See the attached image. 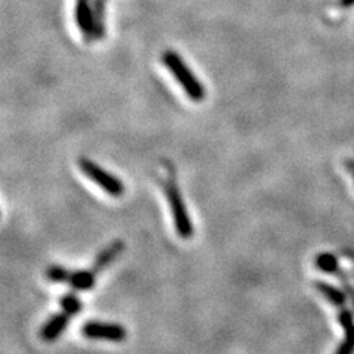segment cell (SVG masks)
I'll list each match as a JSON object with an SVG mask.
<instances>
[{
	"mask_svg": "<svg viewBox=\"0 0 354 354\" xmlns=\"http://www.w3.org/2000/svg\"><path fill=\"white\" fill-rule=\"evenodd\" d=\"M161 59H162V64L167 66L169 71L173 74L177 83L180 84L186 96L194 102H203L205 99V88L203 83L194 75L189 66L185 64L180 55L173 50H165L161 55Z\"/></svg>",
	"mask_w": 354,
	"mask_h": 354,
	"instance_id": "6da1fadb",
	"label": "cell"
},
{
	"mask_svg": "<svg viewBox=\"0 0 354 354\" xmlns=\"http://www.w3.org/2000/svg\"><path fill=\"white\" fill-rule=\"evenodd\" d=\"M164 191H165V195H167V199H169L176 232L183 239L192 238V235H194L192 220H191L189 214H187V209H186V205L183 203V196L180 194L179 185H177V182L174 180L173 176H170L169 180L164 183Z\"/></svg>",
	"mask_w": 354,
	"mask_h": 354,
	"instance_id": "7a4b0ae2",
	"label": "cell"
},
{
	"mask_svg": "<svg viewBox=\"0 0 354 354\" xmlns=\"http://www.w3.org/2000/svg\"><path fill=\"white\" fill-rule=\"evenodd\" d=\"M79 167L88 177V179L95 182L108 195L114 198L123 196L126 191L124 183L121 182L117 176L104 170L101 165L96 164L95 161L88 158H79Z\"/></svg>",
	"mask_w": 354,
	"mask_h": 354,
	"instance_id": "3957f363",
	"label": "cell"
},
{
	"mask_svg": "<svg viewBox=\"0 0 354 354\" xmlns=\"http://www.w3.org/2000/svg\"><path fill=\"white\" fill-rule=\"evenodd\" d=\"M82 334L88 339H108L120 342L126 339L127 330L124 326L117 324H104V322H87L82 328Z\"/></svg>",
	"mask_w": 354,
	"mask_h": 354,
	"instance_id": "277c9868",
	"label": "cell"
},
{
	"mask_svg": "<svg viewBox=\"0 0 354 354\" xmlns=\"http://www.w3.org/2000/svg\"><path fill=\"white\" fill-rule=\"evenodd\" d=\"M75 22L84 39H95L93 9L88 0H75Z\"/></svg>",
	"mask_w": 354,
	"mask_h": 354,
	"instance_id": "5b68a950",
	"label": "cell"
},
{
	"mask_svg": "<svg viewBox=\"0 0 354 354\" xmlns=\"http://www.w3.org/2000/svg\"><path fill=\"white\" fill-rule=\"evenodd\" d=\"M338 322L346 332L344 341L341 342L337 348L335 354H353L354 353V317L350 310L346 307L339 308L338 313Z\"/></svg>",
	"mask_w": 354,
	"mask_h": 354,
	"instance_id": "8992f818",
	"label": "cell"
},
{
	"mask_svg": "<svg viewBox=\"0 0 354 354\" xmlns=\"http://www.w3.org/2000/svg\"><path fill=\"white\" fill-rule=\"evenodd\" d=\"M71 315H68L66 312L53 315L46 324H44L40 329V337L41 339L52 342L57 338H59L62 335V332L65 330V328L68 326Z\"/></svg>",
	"mask_w": 354,
	"mask_h": 354,
	"instance_id": "52a82bcc",
	"label": "cell"
},
{
	"mask_svg": "<svg viewBox=\"0 0 354 354\" xmlns=\"http://www.w3.org/2000/svg\"><path fill=\"white\" fill-rule=\"evenodd\" d=\"M124 251V242L121 239L113 241L108 247H105L101 252L97 254V257L95 259V263L92 266V270L97 274L99 272H102L105 268L113 263L121 252Z\"/></svg>",
	"mask_w": 354,
	"mask_h": 354,
	"instance_id": "ba28073f",
	"label": "cell"
},
{
	"mask_svg": "<svg viewBox=\"0 0 354 354\" xmlns=\"http://www.w3.org/2000/svg\"><path fill=\"white\" fill-rule=\"evenodd\" d=\"M315 288L316 290L322 294L326 300L330 303V304H334V306H337L338 308H342V307H346V304H347V294L344 292V291H341V290H338L337 286H334V285H330V283H328V282H324V281H316L315 282Z\"/></svg>",
	"mask_w": 354,
	"mask_h": 354,
	"instance_id": "9c48e42d",
	"label": "cell"
},
{
	"mask_svg": "<svg viewBox=\"0 0 354 354\" xmlns=\"http://www.w3.org/2000/svg\"><path fill=\"white\" fill-rule=\"evenodd\" d=\"M96 282V273L88 269V270H77L71 272L68 285L74 288L75 291H88L92 290Z\"/></svg>",
	"mask_w": 354,
	"mask_h": 354,
	"instance_id": "30bf717a",
	"label": "cell"
},
{
	"mask_svg": "<svg viewBox=\"0 0 354 354\" xmlns=\"http://www.w3.org/2000/svg\"><path fill=\"white\" fill-rule=\"evenodd\" d=\"M105 8L106 0H93V22L95 39H102L105 35Z\"/></svg>",
	"mask_w": 354,
	"mask_h": 354,
	"instance_id": "8fae6325",
	"label": "cell"
},
{
	"mask_svg": "<svg viewBox=\"0 0 354 354\" xmlns=\"http://www.w3.org/2000/svg\"><path fill=\"white\" fill-rule=\"evenodd\" d=\"M315 264L319 270H322L324 273H329V274H334L339 269L337 257L332 256V254H329V252L319 254L315 260Z\"/></svg>",
	"mask_w": 354,
	"mask_h": 354,
	"instance_id": "7c38bea8",
	"label": "cell"
},
{
	"mask_svg": "<svg viewBox=\"0 0 354 354\" xmlns=\"http://www.w3.org/2000/svg\"><path fill=\"white\" fill-rule=\"evenodd\" d=\"M61 307H62L64 312L74 316V315L79 313L80 310L83 308V304H82V301L79 300V298L75 297V294L70 292V294H65L61 298Z\"/></svg>",
	"mask_w": 354,
	"mask_h": 354,
	"instance_id": "4fadbf2b",
	"label": "cell"
},
{
	"mask_svg": "<svg viewBox=\"0 0 354 354\" xmlns=\"http://www.w3.org/2000/svg\"><path fill=\"white\" fill-rule=\"evenodd\" d=\"M70 274H71V272L62 268V266H50V268H48V270H46V278L52 282H59V283H62V282L68 283Z\"/></svg>",
	"mask_w": 354,
	"mask_h": 354,
	"instance_id": "5bb4252c",
	"label": "cell"
},
{
	"mask_svg": "<svg viewBox=\"0 0 354 354\" xmlns=\"http://www.w3.org/2000/svg\"><path fill=\"white\" fill-rule=\"evenodd\" d=\"M334 276H337L338 278V281L341 282V286H342V291H344L346 294H347V297L350 298L351 300V303H353V307H354V288L350 285V282H348V279L346 278V274H344V272H342L341 269H338L335 273H334Z\"/></svg>",
	"mask_w": 354,
	"mask_h": 354,
	"instance_id": "9a60e30c",
	"label": "cell"
},
{
	"mask_svg": "<svg viewBox=\"0 0 354 354\" xmlns=\"http://www.w3.org/2000/svg\"><path fill=\"white\" fill-rule=\"evenodd\" d=\"M346 167H347V170L351 173V176H353V179H354V161H351V160H348L347 162H346Z\"/></svg>",
	"mask_w": 354,
	"mask_h": 354,
	"instance_id": "2e32d148",
	"label": "cell"
},
{
	"mask_svg": "<svg viewBox=\"0 0 354 354\" xmlns=\"http://www.w3.org/2000/svg\"><path fill=\"white\" fill-rule=\"evenodd\" d=\"M339 5L342 8H350L354 5V0H339Z\"/></svg>",
	"mask_w": 354,
	"mask_h": 354,
	"instance_id": "e0dca14e",
	"label": "cell"
}]
</instances>
